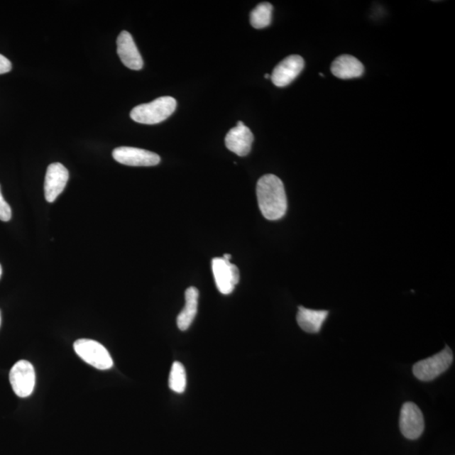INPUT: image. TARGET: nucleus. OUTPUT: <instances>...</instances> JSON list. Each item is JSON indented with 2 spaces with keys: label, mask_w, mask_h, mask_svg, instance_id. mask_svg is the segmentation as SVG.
I'll return each mask as SVG.
<instances>
[{
  "label": "nucleus",
  "mask_w": 455,
  "mask_h": 455,
  "mask_svg": "<svg viewBox=\"0 0 455 455\" xmlns=\"http://www.w3.org/2000/svg\"><path fill=\"white\" fill-rule=\"evenodd\" d=\"M177 105V101L173 97H159L150 103L134 107L131 111L130 116L138 124H157L172 115Z\"/></svg>",
  "instance_id": "nucleus-2"
},
{
  "label": "nucleus",
  "mask_w": 455,
  "mask_h": 455,
  "mask_svg": "<svg viewBox=\"0 0 455 455\" xmlns=\"http://www.w3.org/2000/svg\"><path fill=\"white\" fill-rule=\"evenodd\" d=\"M273 7L268 2L261 3L250 15V21L256 29H263L271 25Z\"/></svg>",
  "instance_id": "nucleus-16"
},
{
  "label": "nucleus",
  "mask_w": 455,
  "mask_h": 455,
  "mask_svg": "<svg viewBox=\"0 0 455 455\" xmlns=\"http://www.w3.org/2000/svg\"><path fill=\"white\" fill-rule=\"evenodd\" d=\"M328 314L327 310H314L300 306L297 322L302 330L308 333H317L321 331Z\"/></svg>",
  "instance_id": "nucleus-14"
},
{
  "label": "nucleus",
  "mask_w": 455,
  "mask_h": 455,
  "mask_svg": "<svg viewBox=\"0 0 455 455\" xmlns=\"http://www.w3.org/2000/svg\"><path fill=\"white\" fill-rule=\"evenodd\" d=\"M2 276V267L1 265H0V278Z\"/></svg>",
  "instance_id": "nucleus-22"
},
{
  "label": "nucleus",
  "mask_w": 455,
  "mask_h": 455,
  "mask_svg": "<svg viewBox=\"0 0 455 455\" xmlns=\"http://www.w3.org/2000/svg\"><path fill=\"white\" fill-rule=\"evenodd\" d=\"M12 217L11 206L4 200L2 195L1 187H0V220L4 222L10 221Z\"/></svg>",
  "instance_id": "nucleus-18"
},
{
  "label": "nucleus",
  "mask_w": 455,
  "mask_h": 455,
  "mask_svg": "<svg viewBox=\"0 0 455 455\" xmlns=\"http://www.w3.org/2000/svg\"><path fill=\"white\" fill-rule=\"evenodd\" d=\"M198 297H199V292L194 287H188L185 292L186 305L177 319L180 330L187 331L194 321L197 312Z\"/></svg>",
  "instance_id": "nucleus-15"
},
{
  "label": "nucleus",
  "mask_w": 455,
  "mask_h": 455,
  "mask_svg": "<svg viewBox=\"0 0 455 455\" xmlns=\"http://www.w3.org/2000/svg\"><path fill=\"white\" fill-rule=\"evenodd\" d=\"M259 209L268 220H278L285 215L287 201L285 186L277 175L268 174L259 179L256 185Z\"/></svg>",
  "instance_id": "nucleus-1"
},
{
  "label": "nucleus",
  "mask_w": 455,
  "mask_h": 455,
  "mask_svg": "<svg viewBox=\"0 0 455 455\" xmlns=\"http://www.w3.org/2000/svg\"><path fill=\"white\" fill-rule=\"evenodd\" d=\"M70 173L65 165L61 163L49 165L46 177H45V197L48 202H55L62 191L65 190Z\"/></svg>",
  "instance_id": "nucleus-9"
},
{
  "label": "nucleus",
  "mask_w": 455,
  "mask_h": 455,
  "mask_svg": "<svg viewBox=\"0 0 455 455\" xmlns=\"http://www.w3.org/2000/svg\"><path fill=\"white\" fill-rule=\"evenodd\" d=\"M212 269L219 291L225 295L231 294L240 281V271L236 265L231 261L217 258L212 261Z\"/></svg>",
  "instance_id": "nucleus-6"
},
{
  "label": "nucleus",
  "mask_w": 455,
  "mask_h": 455,
  "mask_svg": "<svg viewBox=\"0 0 455 455\" xmlns=\"http://www.w3.org/2000/svg\"><path fill=\"white\" fill-rule=\"evenodd\" d=\"M253 141V133L241 121H239L236 127L229 130L225 137V146L228 150L239 156L249 154Z\"/></svg>",
  "instance_id": "nucleus-11"
},
{
  "label": "nucleus",
  "mask_w": 455,
  "mask_h": 455,
  "mask_svg": "<svg viewBox=\"0 0 455 455\" xmlns=\"http://www.w3.org/2000/svg\"><path fill=\"white\" fill-rule=\"evenodd\" d=\"M453 359L452 350L446 346L440 353L414 364V375L422 381L434 380L451 366Z\"/></svg>",
  "instance_id": "nucleus-4"
},
{
  "label": "nucleus",
  "mask_w": 455,
  "mask_h": 455,
  "mask_svg": "<svg viewBox=\"0 0 455 455\" xmlns=\"http://www.w3.org/2000/svg\"><path fill=\"white\" fill-rule=\"evenodd\" d=\"M12 389L21 398H28L33 393L35 385V372L33 365L21 360L13 365L10 373Z\"/></svg>",
  "instance_id": "nucleus-5"
},
{
  "label": "nucleus",
  "mask_w": 455,
  "mask_h": 455,
  "mask_svg": "<svg viewBox=\"0 0 455 455\" xmlns=\"http://www.w3.org/2000/svg\"><path fill=\"white\" fill-rule=\"evenodd\" d=\"M424 417L415 403L405 402L400 415V429L405 438L417 439L424 431Z\"/></svg>",
  "instance_id": "nucleus-7"
},
{
  "label": "nucleus",
  "mask_w": 455,
  "mask_h": 455,
  "mask_svg": "<svg viewBox=\"0 0 455 455\" xmlns=\"http://www.w3.org/2000/svg\"><path fill=\"white\" fill-rule=\"evenodd\" d=\"M332 74L341 80L361 77L364 67L358 58L351 55H341L333 61L331 67Z\"/></svg>",
  "instance_id": "nucleus-13"
},
{
  "label": "nucleus",
  "mask_w": 455,
  "mask_h": 455,
  "mask_svg": "<svg viewBox=\"0 0 455 455\" xmlns=\"http://www.w3.org/2000/svg\"><path fill=\"white\" fill-rule=\"evenodd\" d=\"M74 349L84 362L100 371L114 367V360L109 351L100 342L92 339H79L74 344Z\"/></svg>",
  "instance_id": "nucleus-3"
},
{
  "label": "nucleus",
  "mask_w": 455,
  "mask_h": 455,
  "mask_svg": "<svg viewBox=\"0 0 455 455\" xmlns=\"http://www.w3.org/2000/svg\"><path fill=\"white\" fill-rule=\"evenodd\" d=\"M265 79H270V78H271V75H268V74L265 75Z\"/></svg>",
  "instance_id": "nucleus-21"
},
{
  "label": "nucleus",
  "mask_w": 455,
  "mask_h": 455,
  "mask_svg": "<svg viewBox=\"0 0 455 455\" xmlns=\"http://www.w3.org/2000/svg\"><path fill=\"white\" fill-rule=\"evenodd\" d=\"M112 156L119 163L128 166H155L160 162L155 153L133 147L116 148Z\"/></svg>",
  "instance_id": "nucleus-8"
},
{
  "label": "nucleus",
  "mask_w": 455,
  "mask_h": 455,
  "mask_svg": "<svg viewBox=\"0 0 455 455\" xmlns=\"http://www.w3.org/2000/svg\"><path fill=\"white\" fill-rule=\"evenodd\" d=\"M117 54L123 64L133 70H141L143 66L141 54L128 31H121L116 39Z\"/></svg>",
  "instance_id": "nucleus-12"
},
{
  "label": "nucleus",
  "mask_w": 455,
  "mask_h": 455,
  "mask_svg": "<svg viewBox=\"0 0 455 455\" xmlns=\"http://www.w3.org/2000/svg\"><path fill=\"white\" fill-rule=\"evenodd\" d=\"M169 386L171 390L177 393H183L187 386L186 371L181 363L175 362L171 367L169 378Z\"/></svg>",
  "instance_id": "nucleus-17"
},
{
  "label": "nucleus",
  "mask_w": 455,
  "mask_h": 455,
  "mask_svg": "<svg viewBox=\"0 0 455 455\" xmlns=\"http://www.w3.org/2000/svg\"><path fill=\"white\" fill-rule=\"evenodd\" d=\"M305 61L300 55L288 56L275 67L271 79L278 87H285L290 84L303 70Z\"/></svg>",
  "instance_id": "nucleus-10"
},
{
  "label": "nucleus",
  "mask_w": 455,
  "mask_h": 455,
  "mask_svg": "<svg viewBox=\"0 0 455 455\" xmlns=\"http://www.w3.org/2000/svg\"><path fill=\"white\" fill-rule=\"evenodd\" d=\"M12 69V65L7 57L0 54V75L9 73Z\"/></svg>",
  "instance_id": "nucleus-19"
},
{
  "label": "nucleus",
  "mask_w": 455,
  "mask_h": 455,
  "mask_svg": "<svg viewBox=\"0 0 455 455\" xmlns=\"http://www.w3.org/2000/svg\"><path fill=\"white\" fill-rule=\"evenodd\" d=\"M224 258V259H225V260H227V261H231V255H229V254H225V255L224 256V258Z\"/></svg>",
  "instance_id": "nucleus-20"
},
{
  "label": "nucleus",
  "mask_w": 455,
  "mask_h": 455,
  "mask_svg": "<svg viewBox=\"0 0 455 455\" xmlns=\"http://www.w3.org/2000/svg\"><path fill=\"white\" fill-rule=\"evenodd\" d=\"M0 325H1V313H0Z\"/></svg>",
  "instance_id": "nucleus-23"
}]
</instances>
